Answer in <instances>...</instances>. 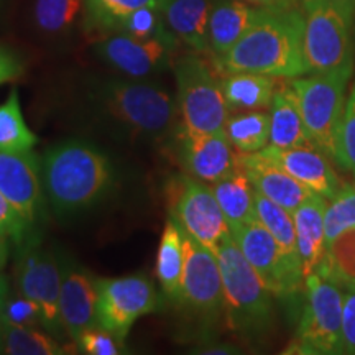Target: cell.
Segmentation results:
<instances>
[{"instance_id": "6", "label": "cell", "mask_w": 355, "mask_h": 355, "mask_svg": "<svg viewBox=\"0 0 355 355\" xmlns=\"http://www.w3.org/2000/svg\"><path fill=\"white\" fill-rule=\"evenodd\" d=\"M304 282L308 301L298 337L290 352L343 354L344 296L339 288L340 282L332 273L327 252L316 272Z\"/></svg>"}, {"instance_id": "12", "label": "cell", "mask_w": 355, "mask_h": 355, "mask_svg": "<svg viewBox=\"0 0 355 355\" xmlns=\"http://www.w3.org/2000/svg\"><path fill=\"white\" fill-rule=\"evenodd\" d=\"M230 234L272 295L286 296L300 290L304 279L303 268L283 254L273 235L259 219L235 225Z\"/></svg>"}, {"instance_id": "3", "label": "cell", "mask_w": 355, "mask_h": 355, "mask_svg": "<svg viewBox=\"0 0 355 355\" xmlns=\"http://www.w3.org/2000/svg\"><path fill=\"white\" fill-rule=\"evenodd\" d=\"M102 110L130 133L162 140L176 132L178 102L163 87L137 81H109L101 87Z\"/></svg>"}, {"instance_id": "21", "label": "cell", "mask_w": 355, "mask_h": 355, "mask_svg": "<svg viewBox=\"0 0 355 355\" xmlns=\"http://www.w3.org/2000/svg\"><path fill=\"white\" fill-rule=\"evenodd\" d=\"M326 198L313 193L301 206L293 212L296 227L298 254L303 266L304 279L313 275L326 257V232H324V212Z\"/></svg>"}, {"instance_id": "33", "label": "cell", "mask_w": 355, "mask_h": 355, "mask_svg": "<svg viewBox=\"0 0 355 355\" xmlns=\"http://www.w3.org/2000/svg\"><path fill=\"white\" fill-rule=\"evenodd\" d=\"M81 7L83 0H37L35 2V21L43 32H63L73 25Z\"/></svg>"}, {"instance_id": "18", "label": "cell", "mask_w": 355, "mask_h": 355, "mask_svg": "<svg viewBox=\"0 0 355 355\" xmlns=\"http://www.w3.org/2000/svg\"><path fill=\"white\" fill-rule=\"evenodd\" d=\"M60 313L63 329L76 343L83 332L97 327V285L87 270L63 268Z\"/></svg>"}, {"instance_id": "30", "label": "cell", "mask_w": 355, "mask_h": 355, "mask_svg": "<svg viewBox=\"0 0 355 355\" xmlns=\"http://www.w3.org/2000/svg\"><path fill=\"white\" fill-rule=\"evenodd\" d=\"M2 340L6 344V352L10 355H60L63 347L51 336L37 327L13 326L3 324Z\"/></svg>"}, {"instance_id": "40", "label": "cell", "mask_w": 355, "mask_h": 355, "mask_svg": "<svg viewBox=\"0 0 355 355\" xmlns=\"http://www.w3.org/2000/svg\"><path fill=\"white\" fill-rule=\"evenodd\" d=\"M343 354H355V288L344 298Z\"/></svg>"}, {"instance_id": "43", "label": "cell", "mask_w": 355, "mask_h": 355, "mask_svg": "<svg viewBox=\"0 0 355 355\" xmlns=\"http://www.w3.org/2000/svg\"><path fill=\"white\" fill-rule=\"evenodd\" d=\"M245 2L255 3L257 7H290L295 6L296 0H245Z\"/></svg>"}, {"instance_id": "36", "label": "cell", "mask_w": 355, "mask_h": 355, "mask_svg": "<svg viewBox=\"0 0 355 355\" xmlns=\"http://www.w3.org/2000/svg\"><path fill=\"white\" fill-rule=\"evenodd\" d=\"M336 159L345 170L355 175V84L345 104L339 139H337Z\"/></svg>"}, {"instance_id": "16", "label": "cell", "mask_w": 355, "mask_h": 355, "mask_svg": "<svg viewBox=\"0 0 355 355\" xmlns=\"http://www.w3.org/2000/svg\"><path fill=\"white\" fill-rule=\"evenodd\" d=\"M42 163L32 150L19 153L0 150V193L30 225L38 219L42 207Z\"/></svg>"}, {"instance_id": "41", "label": "cell", "mask_w": 355, "mask_h": 355, "mask_svg": "<svg viewBox=\"0 0 355 355\" xmlns=\"http://www.w3.org/2000/svg\"><path fill=\"white\" fill-rule=\"evenodd\" d=\"M24 74V63L15 53L0 44V84L12 83Z\"/></svg>"}, {"instance_id": "22", "label": "cell", "mask_w": 355, "mask_h": 355, "mask_svg": "<svg viewBox=\"0 0 355 355\" xmlns=\"http://www.w3.org/2000/svg\"><path fill=\"white\" fill-rule=\"evenodd\" d=\"M212 0H168L163 13L178 42L196 53H209Z\"/></svg>"}, {"instance_id": "35", "label": "cell", "mask_w": 355, "mask_h": 355, "mask_svg": "<svg viewBox=\"0 0 355 355\" xmlns=\"http://www.w3.org/2000/svg\"><path fill=\"white\" fill-rule=\"evenodd\" d=\"M327 259L334 277L355 288V227L344 230L327 245Z\"/></svg>"}, {"instance_id": "9", "label": "cell", "mask_w": 355, "mask_h": 355, "mask_svg": "<svg viewBox=\"0 0 355 355\" xmlns=\"http://www.w3.org/2000/svg\"><path fill=\"white\" fill-rule=\"evenodd\" d=\"M171 219L202 245L217 250L230 227L211 186L189 175H180L168 188Z\"/></svg>"}, {"instance_id": "1", "label": "cell", "mask_w": 355, "mask_h": 355, "mask_svg": "<svg viewBox=\"0 0 355 355\" xmlns=\"http://www.w3.org/2000/svg\"><path fill=\"white\" fill-rule=\"evenodd\" d=\"M216 64L229 74L259 73L272 78H300L308 74L304 12L295 6L261 7L255 24Z\"/></svg>"}, {"instance_id": "31", "label": "cell", "mask_w": 355, "mask_h": 355, "mask_svg": "<svg viewBox=\"0 0 355 355\" xmlns=\"http://www.w3.org/2000/svg\"><path fill=\"white\" fill-rule=\"evenodd\" d=\"M89 20L97 26L115 30L132 12L144 7L165 8L168 0H84Z\"/></svg>"}, {"instance_id": "25", "label": "cell", "mask_w": 355, "mask_h": 355, "mask_svg": "<svg viewBox=\"0 0 355 355\" xmlns=\"http://www.w3.org/2000/svg\"><path fill=\"white\" fill-rule=\"evenodd\" d=\"M184 275V242L180 225L170 219L163 229L157 254V278L165 296L180 304Z\"/></svg>"}, {"instance_id": "37", "label": "cell", "mask_w": 355, "mask_h": 355, "mask_svg": "<svg viewBox=\"0 0 355 355\" xmlns=\"http://www.w3.org/2000/svg\"><path fill=\"white\" fill-rule=\"evenodd\" d=\"M13 324V326L37 327L43 326L42 308L37 301L20 295L19 298L7 300L6 313H3V324Z\"/></svg>"}, {"instance_id": "29", "label": "cell", "mask_w": 355, "mask_h": 355, "mask_svg": "<svg viewBox=\"0 0 355 355\" xmlns=\"http://www.w3.org/2000/svg\"><path fill=\"white\" fill-rule=\"evenodd\" d=\"M37 135L26 125L21 114L17 89H12L7 101L0 104V150L3 152H28L37 145Z\"/></svg>"}, {"instance_id": "5", "label": "cell", "mask_w": 355, "mask_h": 355, "mask_svg": "<svg viewBox=\"0 0 355 355\" xmlns=\"http://www.w3.org/2000/svg\"><path fill=\"white\" fill-rule=\"evenodd\" d=\"M354 61L334 69L314 73L308 78H298L291 83L303 117L309 145L326 157L336 158L337 139L344 115V92Z\"/></svg>"}, {"instance_id": "32", "label": "cell", "mask_w": 355, "mask_h": 355, "mask_svg": "<svg viewBox=\"0 0 355 355\" xmlns=\"http://www.w3.org/2000/svg\"><path fill=\"white\" fill-rule=\"evenodd\" d=\"M114 32H122L139 38H159L166 40V42L180 43L166 24L165 13L162 8L155 7H144L132 12L117 25Z\"/></svg>"}, {"instance_id": "23", "label": "cell", "mask_w": 355, "mask_h": 355, "mask_svg": "<svg viewBox=\"0 0 355 355\" xmlns=\"http://www.w3.org/2000/svg\"><path fill=\"white\" fill-rule=\"evenodd\" d=\"M270 145L282 150L309 145L298 97L291 86L279 87L273 96L270 114Z\"/></svg>"}, {"instance_id": "24", "label": "cell", "mask_w": 355, "mask_h": 355, "mask_svg": "<svg viewBox=\"0 0 355 355\" xmlns=\"http://www.w3.org/2000/svg\"><path fill=\"white\" fill-rule=\"evenodd\" d=\"M212 193L219 202L229 227L257 220L255 188L241 166L222 180L211 184Z\"/></svg>"}, {"instance_id": "20", "label": "cell", "mask_w": 355, "mask_h": 355, "mask_svg": "<svg viewBox=\"0 0 355 355\" xmlns=\"http://www.w3.org/2000/svg\"><path fill=\"white\" fill-rule=\"evenodd\" d=\"M261 7H252L242 0H212L209 15V53L214 61L232 50L235 43L259 19Z\"/></svg>"}, {"instance_id": "38", "label": "cell", "mask_w": 355, "mask_h": 355, "mask_svg": "<svg viewBox=\"0 0 355 355\" xmlns=\"http://www.w3.org/2000/svg\"><path fill=\"white\" fill-rule=\"evenodd\" d=\"M30 224L19 214L10 201L0 193V234L20 247L28 239Z\"/></svg>"}, {"instance_id": "27", "label": "cell", "mask_w": 355, "mask_h": 355, "mask_svg": "<svg viewBox=\"0 0 355 355\" xmlns=\"http://www.w3.org/2000/svg\"><path fill=\"white\" fill-rule=\"evenodd\" d=\"M255 211L257 219L265 225V229L273 235L275 241L282 248V252L290 259L293 263L301 266V259L298 254V242H296L295 219L290 211L282 207L279 204L270 201L259 191H255ZM303 268V266H301Z\"/></svg>"}, {"instance_id": "42", "label": "cell", "mask_w": 355, "mask_h": 355, "mask_svg": "<svg viewBox=\"0 0 355 355\" xmlns=\"http://www.w3.org/2000/svg\"><path fill=\"white\" fill-rule=\"evenodd\" d=\"M7 282L0 275V345H2V329H3V313H6L7 304Z\"/></svg>"}, {"instance_id": "4", "label": "cell", "mask_w": 355, "mask_h": 355, "mask_svg": "<svg viewBox=\"0 0 355 355\" xmlns=\"http://www.w3.org/2000/svg\"><path fill=\"white\" fill-rule=\"evenodd\" d=\"M224 286V309L234 331L259 334L272 318V291L234 241L232 234L216 250Z\"/></svg>"}, {"instance_id": "26", "label": "cell", "mask_w": 355, "mask_h": 355, "mask_svg": "<svg viewBox=\"0 0 355 355\" xmlns=\"http://www.w3.org/2000/svg\"><path fill=\"white\" fill-rule=\"evenodd\" d=\"M220 84L229 110L266 109L277 92L275 78L259 73H230Z\"/></svg>"}, {"instance_id": "2", "label": "cell", "mask_w": 355, "mask_h": 355, "mask_svg": "<svg viewBox=\"0 0 355 355\" xmlns=\"http://www.w3.org/2000/svg\"><path fill=\"white\" fill-rule=\"evenodd\" d=\"M42 176L51 207L64 216L99 202L112 183V168L107 157L92 144L66 140L44 155Z\"/></svg>"}, {"instance_id": "10", "label": "cell", "mask_w": 355, "mask_h": 355, "mask_svg": "<svg viewBox=\"0 0 355 355\" xmlns=\"http://www.w3.org/2000/svg\"><path fill=\"white\" fill-rule=\"evenodd\" d=\"M97 327L110 332L121 343L137 319L153 313L158 296L148 278L130 275L121 278H96Z\"/></svg>"}, {"instance_id": "44", "label": "cell", "mask_w": 355, "mask_h": 355, "mask_svg": "<svg viewBox=\"0 0 355 355\" xmlns=\"http://www.w3.org/2000/svg\"><path fill=\"white\" fill-rule=\"evenodd\" d=\"M8 260V239L0 234V270L3 268Z\"/></svg>"}, {"instance_id": "17", "label": "cell", "mask_w": 355, "mask_h": 355, "mask_svg": "<svg viewBox=\"0 0 355 355\" xmlns=\"http://www.w3.org/2000/svg\"><path fill=\"white\" fill-rule=\"evenodd\" d=\"M237 163L248 176L252 186L270 201L279 204L291 214L308 199L313 191L300 183L286 170L263 152L239 153Z\"/></svg>"}, {"instance_id": "8", "label": "cell", "mask_w": 355, "mask_h": 355, "mask_svg": "<svg viewBox=\"0 0 355 355\" xmlns=\"http://www.w3.org/2000/svg\"><path fill=\"white\" fill-rule=\"evenodd\" d=\"M178 86V109L181 123L204 133L225 132L229 107L222 84L198 55L178 58L173 66Z\"/></svg>"}, {"instance_id": "11", "label": "cell", "mask_w": 355, "mask_h": 355, "mask_svg": "<svg viewBox=\"0 0 355 355\" xmlns=\"http://www.w3.org/2000/svg\"><path fill=\"white\" fill-rule=\"evenodd\" d=\"M19 250V263L15 268L17 288L20 295L37 301L42 308L43 327L58 337L64 331L60 313L63 268L51 252L40 248L35 239H26Z\"/></svg>"}, {"instance_id": "39", "label": "cell", "mask_w": 355, "mask_h": 355, "mask_svg": "<svg viewBox=\"0 0 355 355\" xmlns=\"http://www.w3.org/2000/svg\"><path fill=\"white\" fill-rule=\"evenodd\" d=\"M76 344L84 354L89 355H119L122 352L121 340L101 327H92L83 332Z\"/></svg>"}, {"instance_id": "7", "label": "cell", "mask_w": 355, "mask_h": 355, "mask_svg": "<svg viewBox=\"0 0 355 355\" xmlns=\"http://www.w3.org/2000/svg\"><path fill=\"white\" fill-rule=\"evenodd\" d=\"M303 12L309 73H322L352 61L355 0H306Z\"/></svg>"}, {"instance_id": "19", "label": "cell", "mask_w": 355, "mask_h": 355, "mask_svg": "<svg viewBox=\"0 0 355 355\" xmlns=\"http://www.w3.org/2000/svg\"><path fill=\"white\" fill-rule=\"evenodd\" d=\"M261 152L273 158L283 170H286L313 193L332 199L340 191L339 181L326 155L314 146L306 145L282 150L268 145Z\"/></svg>"}, {"instance_id": "28", "label": "cell", "mask_w": 355, "mask_h": 355, "mask_svg": "<svg viewBox=\"0 0 355 355\" xmlns=\"http://www.w3.org/2000/svg\"><path fill=\"white\" fill-rule=\"evenodd\" d=\"M225 135L239 153H257L270 145V115L248 110L229 117Z\"/></svg>"}, {"instance_id": "15", "label": "cell", "mask_w": 355, "mask_h": 355, "mask_svg": "<svg viewBox=\"0 0 355 355\" xmlns=\"http://www.w3.org/2000/svg\"><path fill=\"white\" fill-rule=\"evenodd\" d=\"M176 44L166 40L139 38L114 32L97 43L96 51L114 69L128 78L141 79L168 68Z\"/></svg>"}, {"instance_id": "14", "label": "cell", "mask_w": 355, "mask_h": 355, "mask_svg": "<svg viewBox=\"0 0 355 355\" xmlns=\"http://www.w3.org/2000/svg\"><path fill=\"white\" fill-rule=\"evenodd\" d=\"M178 162L186 175L204 183H216L239 166L237 153L232 152L225 132L204 133L180 123L173 133Z\"/></svg>"}, {"instance_id": "34", "label": "cell", "mask_w": 355, "mask_h": 355, "mask_svg": "<svg viewBox=\"0 0 355 355\" xmlns=\"http://www.w3.org/2000/svg\"><path fill=\"white\" fill-rule=\"evenodd\" d=\"M350 227H355V186L340 188L332 198L324 212V232H326V247L339 234Z\"/></svg>"}, {"instance_id": "13", "label": "cell", "mask_w": 355, "mask_h": 355, "mask_svg": "<svg viewBox=\"0 0 355 355\" xmlns=\"http://www.w3.org/2000/svg\"><path fill=\"white\" fill-rule=\"evenodd\" d=\"M181 234L184 242V275L180 304L196 316H216L224 309V286L216 252L202 245L184 229H181Z\"/></svg>"}]
</instances>
